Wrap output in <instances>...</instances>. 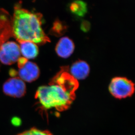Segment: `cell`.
<instances>
[{
	"label": "cell",
	"instance_id": "cell-9",
	"mask_svg": "<svg viewBox=\"0 0 135 135\" xmlns=\"http://www.w3.org/2000/svg\"><path fill=\"white\" fill-rule=\"evenodd\" d=\"M70 72V74L77 80H84L89 74V66L85 61L78 60L72 65Z\"/></svg>",
	"mask_w": 135,
	"mask_h": 135
},
{
	"label": "cell",
	"instance_id": "cell-1",
	"mask_svg": "<svg viewBox=\"0 0 135 135\" xmlns=\"http://www.w3.org/2000/svg\"><path fill=\"white\" fill-rule=\"evenodd\" d=\"M68 71V66H62L49 85L38 88L35 98L44 108L62 112L69 108L74 101L79 84Z\"/></svg>",
	"mask_w": 135,
	"mask_h": 135
},
{
	"label": "cell",
	"instance_id": "cell-2",
	"mask_svg": "<svg viewBox=\"0 0 135 135\" xmlns=\"http://www.w3.org/2000/svg\"><path fill=\"white\" fill-rule=\"evenodd\" d=\"M42 18L40 13H35L22 8L21 3L15 4L12 17L13 37L19 42L30 41L44 45L50 42V40L42 27Z\"/></svg>",
	"mask_w": 135,
	"mask_h": 135
},
{
	"label": "cell",
	"instance_id": "cell-6",
	"mask_svg": "<svg viewBox=\"0 0 135 135\" xmlns=\"http://www.w3.org/2000/svg\"><path fill=\"white\" fill-rule=\"evenodd\" d=\"M3 92L10 97L20 98L26 94V87L24 81L18 77L8 79L3 85Z\"/></svg>",
	"mask_w": 135,
	"mask_h": 135
},
{
	"label": "cell",
	"instance_id": "cell-14",
	"mask_svg": "<svg viewBox=\"0 0 135 135\" xmlns=\"http://www.w3.org/2000/svg\"><path fill=\"white\" fill-rule=\"evenodd\" d=\"M82 30L86 32L89 30L90 24L88 22H83L81 25Z\"/></svg>",
	"mask_w": 135,
	"mask_h": 135
},
{
	"label": "cell",
	"instance_id": "cell-7",
	"mask_svg": "<svg viewBox=\"0 0 135 135\" xmlns=\"http://www.w3.org/2000/svg\"><path fill=\"white\" fill-rule=\"evenodd\" d=\"M12 16L3 8H0V47L3 44L13 37L12 32ZM1 64L0 63V68Z\"/></svg>",
	"mask_w": 135,
	"mask_h": 135
},
{
	"label": "cell",
	"instance_id": "cell-11",
	"mask_svg": "<svg viewBox=\"0 0 135 135\" xmlns=\"http://www.w3.org/2000/svg\"><path fill=\"white\" fill-rule=\"evenodd\" d=\"M70 12L75 15L79 17H83L87 12V4L81 0H76L69 5Z\"/></svg>",
	"mask_w": 135,
	"mask_h": 135
},
{
	"label": "cell",
	"instance_id": "cell-5",
	"mask_svg": "<svg viewBox=\"0 0 135 135\" xmlns=\"http://www.w3.org/2000/svg\"><path fill=\"white\" fill-rule=\"evenodd\" d=\"M21 57L19 46L14 41H7L0 47V63L11 65L18 61Z\"/></svg>",
	"mask_w": 135,
	"mask_h": 135
},
{
	"label": "cell",
	"instance_id": "cell-3",
	"mask_svg": "<svg viewBox=\"0 0 135 135\" xmlns=\"http://www.w3.org/2000/svg\"><path fill=\"white\" fill-rule=\"evenodd\" d=\"M111 94L118 99L131 97L135 91L134 84L124 77H115L111 80L109 86Z\"/></svg>",
	"mask_w": 135,
	"mask_h": 135
},
{
	"label": "cell",
	"instance_id": "cell-12",
	"mask_svg": "<svg viewBox=\"0 0 135 135\" xmlns=\"http://www.w3.org/2000/svg\"><path fill=\"white\" fill-rule=\"evenodd\" d=\"M67 26L65 24L58 19L55 21L50 33L56 37H60L65 33L67 30Z\"/></svg>",
	"mask_w": 135,
	"mask_h": 135
},
{
	"label": "cell",
	"instance_id": "cell-10",
	"mask_svg": "<svg viewBox=\"0 0 135 135\" xmlns=\"http://www.w3.org/2000/svg\"><path fill=\"white\" fill-rule=\"evenodd\" d=\"M21 54L27 60L35 59L38 54V46L36 44L30 41L19 42Z\"/></svg>",
	"mask_w": 135,
	"mask_h": 135
},
{
	"label": "cell",
	"instance_id": "cell-4",
	"mask_svg": "<svg viewBox=\"0 0 135 135\" xmlns=\"http://www.w3.org/2000/svg\"><path fill=\"white\" fill-rule=\"evenodd\" d=\"M17 62L18 70L16 71L17 74L22 80L30 83L38 78L40 70L36 64L28 61L24 57L19 58Z\"/></svg>",
	"mask_w": 135,
	"mask_h": 135
},
{
	"label": "cell",
	"instance_id": "cell-8",
	"mask_svg": "<svg viewBox=\"0 0 135 135\" xmlns=\"http://www.w3.org/2000/svg\"><path fill=\"white\" fill-rule=\"evenodd\" d=\"M75 46L73 41L68 37L60 38L56 44L55 50L59 56L63 58H67L72 54Z\"/></svg>",
	"mask_w": 135,
	"mask_h": 135
},
{
	"label": "cell",
	"instance_id": "cell-13",
	"mask_svg": "<svg viewBox=\"0 0 135 135\" xmlns=\"http://www.w3.org/2000/svg\"><path fill=\"white\" fill-rule=\"evenodd\" d=\"M17 135H52V134L47 130H39L36 128H32Z\"/></svg>",
	"mask_w": 135,
	"mask_h": 135
}]
</instances>
